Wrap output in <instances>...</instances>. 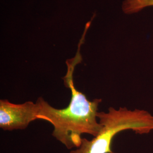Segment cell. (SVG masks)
Here are the masks:
<instances>
[{
	"instance_id": "obj_1",
	"label": "cell",
	"mask_w": 153,
	"mask_h": 153,
	"mask_svg": "<svg viewBox=\"0 0 153 153\" xmlns=\"http://www.w3.org/2000/svg\"><path fill=\"white\" fill-rule=\"evenodd\" d=\"M87 32L84 31L83 33L76 56L66 61L67 72L62 79L66 88L71 91L69 104L65 108L57 109L42 97H39L36 102L39 108L38 119L51 123L54 128L52 136L68 149L80 146L83 134L96 137L102 127L97 121L98 106L102 100L95 99L90 101L76 89L74 83L73 73L76 65L82 61L80 51Z\"/></svg>"
},
{
	"instance_id": "obj_2",
	"label": "cell",
	"mask_w": 153,
	"mask_h": 153,
	"mask_svg": "<svg viewBox=\"0 0 153 153\" xmlns=\"http://www.w3.org/2000/svg\"><path fill=\"white\" fill-rule=\"evenodd\" d=\"M97 117L102 126L98 136L91 140L82 138L80 146L69 153H114L112 142L119 132L131 129L142 134L153 130V116L145 110L110 107L107 112H98Z\"/></svg>"
},
{
	"instance_id": "obj_3",
	"label": "cell",
	"mask_w": 153,
	"mask_h": 153,
	"mask_svg": "<svg viewBox=\"0 0 153 153\" xmlns=\"http://www.w3.org/2000/svg\"><path fill=\"white\" fill-rule=\"evenodd\" d=\"M39 105L27 101L14 104L8 100H0V128L4 131L25 129L30 123L38 120Z\"/></svg>"
},
{
	"instance_id": "obj_4",
	"label": "cell",
	"mask_w": 153,
	"mask_h": 153,
	"mask_svg": "<svg viewBox=\"0 0 153 153\" xmlns=\"http://www.w3.org/2000/svg\"><path fill=\"white\" fill-rule=\"evenodd\" d=\"M150 6H153V0H125L122 9L125 14H131Z\"/></svg>"
}]
</instances>
